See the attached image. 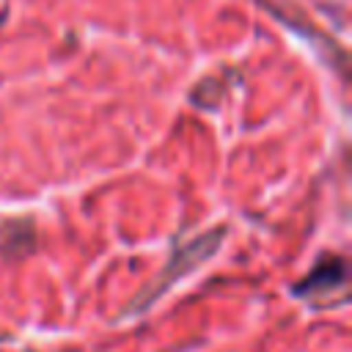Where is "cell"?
Segmentation results:
<instances>
[{
    "instance_id": "6da1fadb",
    "label": "cell",
    "mask_w": 352,
    "mask_h": 352,
    "mask_svg": "<svg viewBox=\"0 0 352 352\" xmlns=\"http://www.w3.org/2000/svg\"><path fill=\"white\" fill-rule=\"evenodd\" d=\"M220 239H223V228H214V231H209V234H204V236H198V239H192L187 248H182V250H176L173 253V258L168 261V267L162 270V275L132 302V308L129 311H143V308H148L165 289H170L176 280H182L187 272H192L195 267H201L214 250H217V245H220Z\"/></svg>"
},
{
    "instance_id": "7a4b0ae2",
    "label": "cell",
    "mask_w": 352,
    "mask_h": 352,
    "mask_svg": "<svg viewBox=\"0 0 352 352\" xmlns=\"http://www.w3.org/2000/svg\"><path fill=\"white\" fill-rule=\"evenodd\" d=\"M346 283V267L341 258H327L322 261L308 278H302L297 283V294L305 300H322V297H333V292H344Z\"/></svg>"
},
{
    "instance_id": "3957f363",
    "label": "cell",
    "mask_w": 352,
    "mask_h": 352,
    "mask_svg": "<svg viewBox=\"0 0 352 352\" xmlns=\"http://www.w3.org/2000/svg\"><path fill=\"white\" fill-rule=\"evenodd\" d=\"M33 248V226L28 220H8L0 226V250L8 256L25 253Z\"/></svg>"
}]
</instances>
